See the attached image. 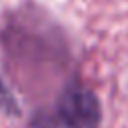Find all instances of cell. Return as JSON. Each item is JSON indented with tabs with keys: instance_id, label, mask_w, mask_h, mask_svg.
Segmentation results:
<instances>
[{
	"instance_id": "cell-1",
	"label": "cell",
	"mask_w": 128,
	"mask_h": 128,
	"mask_svg": "<svg viewBox=\"0 0 128 128\" xmlns=\"http://www.w3.org/2000/svg\"><path fill=\"white\" fill-rule=\"evenodd\" d=\"M102 122L100 96L80 76H72L58 90L52 106L34 114L30 128H102Z\"/></svg>"
},
{
	"instance_id": "cell-2",
	"label": "cell",
	"mask_w": 128,
	"mask_h": 128,
	"mask_svg": "<svg viewBox=\"0 0 128 128\" xmlns=\"http://www.w3.org/2000/svg\"><path fill=\"white\" fill-rule=\"evenodd\" d=\"M0 112L8 114V116H20V106L18 100L14 98V94L10 92V88L6 86V82L0 76Z\"/></svg>"
}]
</instances>
